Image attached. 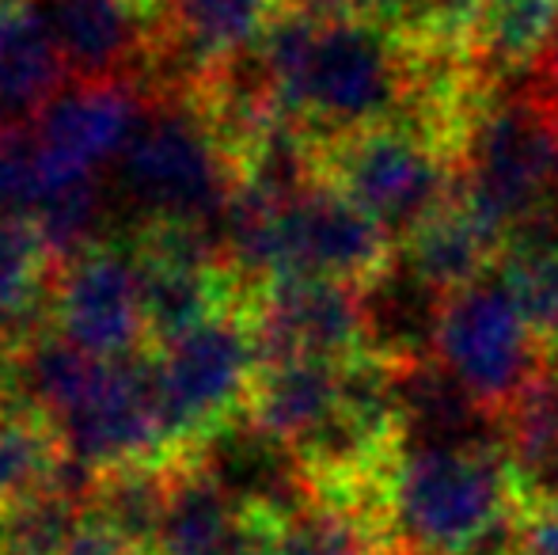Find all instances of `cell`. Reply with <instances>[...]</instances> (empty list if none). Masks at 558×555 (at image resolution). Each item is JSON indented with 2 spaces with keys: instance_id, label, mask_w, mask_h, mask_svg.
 <instances>
[{
  "instance_id": "22",
  "label": "cell",
  "mask_w": 558,
  "mask_h": 555,
  "mask_svg": "<svg viewBox=\"0 0 558 555\" xmlns=\"http://www.w3.org/2000/svg\"><path fill=\"white\" fill-rule=\"evenodd\" d=\"M35 186V153L31 130L20 119L0 114V209H23Z\"/></svg>"
},
{
  "instance_id": "13",
  "label": "cell",
  "mask_w": 558,
  "mask_h": 555,
  "mask_svg": "<svg viewBox=\"0 0 558 555\" xmlns=\"http://www.w3.org/2000/svg\"><path fill=\"white\" fill-rule=\"evenodd\" d=\"M361 293V350L380 362L418 365L429 362L437 350L445 304L452 293L437 289L429 278H422L411 263H403L396 252L391 260L357 286Z\"/></svg>"
},
{
  "instance_id": "12",
  "label": "cell",
  "mask_w": 558,
  "mask_h": 555,
  "mask_svg": "<svg viewBox=\"0 0 558 555\" xmlns=\"http://www.w3.org/2000/svg\"><path fill=\"white\" fill-rule=\"evenodd\" d=\"M69 81H130L160 50V15L137 0H38Z\"/></svg>"
},
{
  "instance_id": "7",
  "label": "cell",
  "mask_w": 558,
  "mask_h": 555,
  "mask_svg": "<svg viewBox=\"0 0 558 555\" xmlns=\"http://www.w3.org/2000/svg\"><path fill=\"white\" fill-rule=\"evenodd\" d=\"M434 362L501 415L544 373L547 342L509 281L490 270L448 297Z\"/></svg>"
},
{
  "instance_id": "9",
  "label": "cell",
  "mask_w": 558,
  "mask_h": 555,
  "mask_svg": "<svg viewBox=\"0 0 558 555\" xmlns=\"http://www.w3.org/2000/svg\"><path fill=\"white\" fill-rule=\"evenodd\" d=\"M58 434L69 464L88 480L125 464H175L156 403L153 350L107 362L99 385Z\"/></svg>"
},
{
  "instance_id": "21",
  "label": "cell",
  "mask_w": 558,
  "mask_h": 555,
  "mask_svg": "<svg viewBox=\"0 0 558 555\" xmlns=\"http://www.w3.org/2000/svg\"><path fill=\"white\" fill-rule=\"evenodd\" d=\"M88 514L65 480L0 510V555H61Z\"/></svg>"
},
{
  "instance_id": "18",
  "label": "cell",
  "mask_w": 558,
  "mask_h": 555,
  "mask_svg": "<svg viewBox=\"0 0 558 555\" xmlns=\"http://www.w3.org/2000/svg\"><path fill=\"white\" fill-rule=\"evenodd\" d=\"M501 278L544 339L558 335V209L532 217L513 232L498 260Z\"/></svg>"
},
{
  "instance_id": "4",
  "label": "cell",
  "mask_w": 558,
  "mask_h": 555,
  "mask_svg": "<svg viewBox=\"0 0 558 555\" xmlns=\"http://www.w3.org/2000/svg\"><path fill=\"white\" fill-rule=\"evenodd\" d=\"M263 373V350L247 304L153 347L156 403L171 457L198 453L214 434L247 415Z\"/></svg>"
},
{
  "instance_id": "14",
  "label": "cell",
  "mask_w": 558,
  "mask_h": 555,
  "mask_svg": "<svg viewBox=\"0 0 558 555\" xmlns=\"http://www.w3.org/2000/svg\"><path fill=\"white\" fill-rule=\"evenodd\" d=\"M69 84L38 0H0V114L35 119Z\"/></svg>"
},
{
  "instance_id": "17",
  "label": "cell",
  "mask_w": 558,
  "mask_h": 555,
  "mask_svg": "<svg viewBox=\"0 0 558 555\" xmlns=\"http://www.w3.org/2000/svg\"><path fill=\"white\" fill-rule=\"evenodd\" d=\"M558 35V0H490L468 31V53L486 84L536 69Z\"/></svg>"
},
{
  "instance_id": "23",
  "label": "cell",
  "mask_w": 558,
  "mask_h": 555,
  "mask_svg": "<svg viewBox=\"0 0 558 555\" xmlns=\"http://www.w3.org/2000/svg\"><path fill=\"white\" fill-rule=\"evenodd\" d=\"M524 544H529V510L513 506L452 555H524Z\"/></svg>"
},
{
  "instance_id": "27",
  "label": "cell",
  "mask_w": 558,
  "mask_h": 555,
  "mask_svg": "<svg viewBox=\"0 0 558 555\" xmlns=\"http://www.w3.org/2000/svg\"><path fill=\"white\" fill-rule=\"evenodd\" d=\"M391 555H437V552H422V548H396Z\"/></svg>"
},
{
  "instance_id": "20",
  "label": "cell",
  "mask_w": 558,
  "mask_h": 555,
  "mask_svg": "<svg viewBox=\"0 0 558 555\" xmlns=\"http://www.w3.org/2000/svg\"><path fill=\"white\" fill-rule=\"evenodd\" d=\"M65 468L69 457L53 422L31 411L0 408V510L61 483Z\"/></svg>"
},
{
  "instance_id": "2",
  "label": "cell",
  "mask_w": 558,
  "mask_h": 555,
  "mask_svg": "<svg viewBox=\"0 0 558 555\" xmlns=\"http://www.w3.org/2000/svg\"><path fill=\"white\" fill-rule=\"evenodd\" d=\"M384 521L396 548L452 555L521 503L501 445H403L380 475Z\"/></svg>"
},
{
  "instance_id": "10",
  "label": "cell",
  "mask_w": 558,
  "mask_h": 555,
  "mask_svg": "<svg viewBox=\"0 0 558 555\" xmlns=\"http://www.w3.org/2000/svg\"><path fill=\"white\" fill-rule=\"evenodd\" d=\"M141 99L125 81H69L31 119L35 176H99L137 134Z\"/></svg>"
},
{
  "instance_id": "3",
  "label": "cell",
  "mask_w": 558,
  "mask_h": 555,
  "mask_svg": "<svg viewBox=\"0 0 558 555\" xmlns=\"http://www.w3.org/2000/svg\"><path fill=\"white\" fill-rule=\"evenodd\" d=\"M118 191L145 225L221 229L240 186V168L194 99L145 111L137 134L114 164Z\"/></svg>"
},
{
  "instance_id": "16",
  "label": "cell",
  "mask_w": 558,
  "mask_h": 555,
  "mask_svg": "<svg viewBox=\"0 0 558 555\" xmlns=\"http://www.w3.org/2000/svg\"><path fill=\"white\" fill-rule=\"evenodd\" d=\"M501 248H506V237L490 229L468 202L456 198L434 221L422 225L414 237L396 244V255L411 263L422 278L434 281L437 289L456 293V289L490 275L501 260Z\"/></svg>"
},
{
  "instance_id": "1",
  "label": "cell",
  "mask_w": 558,
  "mask_h": 555,
  "mask_svg": "<svg viewBox=\"0 0 558 555\" xmlns=\"http://www.w3.org/2000/svg\"><path fill=\"white\" fill-rule=\"evenodd\" d=\"M460 198L501 237H513L558 198V114L532 69L494 84L460 141Z\"/></svg>"
},
{
  "instance_id": "25",
  "label": "cell",
  "mask_w": 558,
  "mask_h": 555,
  "mask_svg": "<svg viewBox=\"0 0 558 555\" xmlns=\"http://www.w3.org/2000/svg\"><path fill=\"white\" fill-rule=\"evenodd\" d=\"M524 555H558V510L529 514V544Z\"/></svg>"
},
{
  "instance_id": "11",
  "label": "cell",
  "mask_w": 558,
  "mask_h": 555,
  "mask_svg": "<svg viewBox=\"0 0 558 555\" xmlns=\"http://www.w3.org/2000/svg\"><path fill=\"white\" fill-rule=\"evenodd\" d=\"M251 324L266 362L361 354V293L353 281L281 278L251 293Z\"/></svg>"
},
{
  "instance_id": "8",
  "label": "cell",
  "mask_w": 558,
  "mask_h": 555,
  "mask_svg": "<svg viewBox=\"0 0 558 555\" xmlns=\"http://www.w3.org/2000/svg\"><path fill=\"white\" fill-rule=\"evenodd\" d=\"M50 327L88 354L118 362L153 350L141 263L133 244H92L61 263Z\"/></svg>"
},
{
  "instance_id": "5",
  "label": "cell",
  "mask_w": 558,
  "mask_h": 555,
  "mask_svg": "<svg viewBox=\"0 0 558 555\" xmlns=\"http://www.w3.org/2000/svg\"><path fill=\"white\" fill-rule=\"evenodd\" d=\"M324 179L361 206L391 244L460 198V160L422 130L384 122L324 145Z\"/></svg>"
},
{
  "instance_id": "24",
  "label": "cell",
  "mask_w": 558,
  "mask_h": 555,
  "mask_svg": "<svg viewBox=\"0 0 558 555\" xmlns=\"http://www.w3.org/2000/svg\"><path fill=\"white\" fill-rule=\"evenodd\" d=\"M517 491H521V503L529 514L558 510V445L532 472L517 475Z\"/></svg>"
},
{
  "instance_id": "15",
  "label": "cell",
  "mask_w": 558,
  "mask_h": 555,
  "mask_svg": "<svg viewBox=\"0 0 558 555\" xmlns=\"http://www.w3.org/2000/svg\"><path fill=\"white\" fill-rule=\"evenodd\" d=\"M338 403H342V362L286 358V362L263 365L247 415L266 434L281 437L296 449L335 415Z\"/></svg>"
},
{
  "instance_id": "26",
  "label": "cell",
  "mask_w": 558,
  "mask_h": 555,
  "mask_svg": "<svg viewBox=\"0 0 558 555\" xmlns=\"http://www.w3.org/2000/svg\"><path fill=\"white\" fill-rule=\"evenodd\" d=\"M532 84H536L539 99L558 114V35H555V43L547 46L544 58L536 61V69H532Z\"/></svg>"
},
{
  "instance_id": "19",
  "label": "cell",
  "mask_w": 558,
  "mask_h": 555,
  "mask_svg": "<svg viewBox=\"0 0 558 555\" xmlns=\"http://www.w3.org/2000/svg\"><path fill=\"white\" fill-rule=\"evenodd\" d=\"M23 214H31L50 252L69 263L73 255L99 244L96 232L104 221V183L99 176H35Z\"/></svg>"
},
{
  "instance_id": "6",
  "label": "cell",
  "mask_w": 558,
  "mask_h": 555,
  "mask_svg": "<svg viewBox=\"0 0 558 555\" xmlns=\"http://www.w3.org/2000/svg\"><path fill=\"white\" fill-rule=\"evenodd\" d=\"M407 96V38L368 15L319 27L293 126L327 141L396 122Z\"/></svg>"
}]
</instances>
